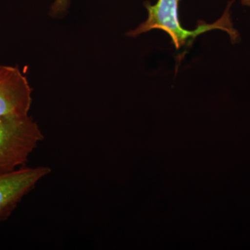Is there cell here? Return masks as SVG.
I'll return each instance as SVG.
<instances>
[{
	"label": "cell",
	"mask_w": 250,
	"mask_h": 250,
	"mask_svg": "<svg viewBox=\"0 0 250 250\" xmlns=\"http://www.w3.org/2000/svg\"><path fill=\"white\" fill-rule=\"evenodd\" d=\"M179 1L180 0H158L154 5L146 3L148 12L147 20L134 30L128 32L127 35L136 37L153 29H159L168 34L175 48L179 49L184 47L187 42L189 43L190 41H193L197 36L218 29L226 31L231 41L236 42L238 34L233 29L229 11L233 1L229 3L223 16L216 22L212 24L202 23L192 31L184 29L181 25L179 18Z\"/></svg>",
	"instance_id": "6da1fadb"
},
{
	"label": "cell",
	"mask_w": 250,
	"mask_h": 250,
	"mask_svg": "<svg viewBox=\"0 0 250 250\" xmlns=\"http://www.w3.org/2000/svg\"><path fill=\"white\" fill-rule=\"evenodd\" d=\"M43 139L29 115L0 117V174L22 167Z\"/></svg>",
	"instance_id": "7a4b0ae2"
},
{
	"label": "cell",
	"mask_w": 250,
	"mask_h": 250,
	"mask_svg": "<svg viewBox=\"0 0 250 250\" xmlns=\"http://www.w3.org/2000/svg\"><path fill=\"white\" fill-rule=\"evenodd\" d=\"M51 172L47 166H22L0 174V223L9 218L22 199Z\"/></svg>",
	"instance_id": "3957f363"
},
{
	"label": "cell",
	"mask_w": 250,
	"mask_h": 250,
	"mask_svg": "<svg viewBox=\"0 0 250 250\" xmlns=\"http://www.w3.org/2000/svg\"><path fill=\"white\" fill-rule=\"evenodd\" d=\"M32 89L18 67L0 65V117L27 116Z\"/></svg>",
	"instance_id": "277c9868"
},
{
	"label": "cell",
	"mask_w": 250,
	"mask_h": 250,
	"mask_svg": "<svg viewBox=\"0 0 250 250\" xmlns=\"http://www.w3.org/2000/svg\"><path fill=\"white\" fill-rule=\"evenodd\" d=\"M68 4L69 0H55L51 6V14L57 16L65 12L68 7Z\"/></svg>",
	"instance_id": "5b68a950"
},
{
	"label": "cell",
	"mask_w": 250,
	"mask_h": 250,
	"mask_svg": "<svg viewBox=\"0 0 250 250\" xmlns=\"http://www.w3.org/2000/svg\"><path fill=\"white\" fill-rule=\"evenodd\" d=\"M241 4L243 6H250V0H241Z\"/></svg>",
	"instance_id": "8992f818"
}]
</instances>
